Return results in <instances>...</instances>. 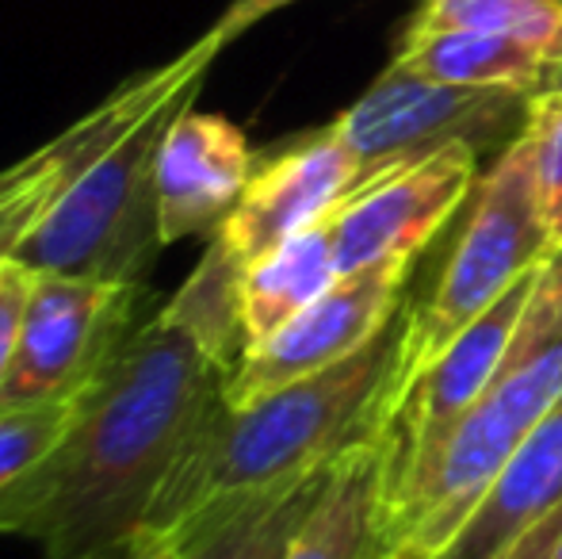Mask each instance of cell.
Listing matches in <instances>:
<instances>
[{
	"mask_svg": "<svg viewBox=\"0 0 562 559\" xmlns=\"http://www.w3.org/2000/svg\"><path fill=\"white\" fill-rule=\"evenodd\" d=\"M241 277L245 269L226 254V246L218 238H211L203 261L195 265V272L184 280V288L172 295V303L165 306L169 314H177L200 345L226 368L234 372L245 357V334H241Z\"/></svg>",
	"mask_w": 562,
	"mask_h": 559,
	"instance_id": "obj_19",
	"label": "cell"
},
{
	"mask_svg": "<svg viewBox=\"0 0 562 559\" xmlns=\"http://www.w3.org/2000/svg\"><path fill=\"white\" fill-rule=\"evenodd\" d=\"M27 295H31V269H23L20 261L0 257V391H4L8 372H12Z\"/></svg>",
	"mask_w": 562,
	"mask_h": 559,
	"instance_id": "obj_23",
	"label": "cell"
},
{
	"mask_svg": "<svg viewBox=\"0 0 562 559\" xmlns=\"http://www.w3.org/2000/svg\"><path fill=\"white\" fill-rule=\"evenodd\" d=\"M226 380L177 314H149L81 395L58 445L0 491V537L35 540L50 559H131Z\"/></svg>",
	"mask_w": 562,
	"mask_h": 559,
	"instance_id": "obj_1",
	"label": "cell"
},
{
	"mask_svg": "<svg viewBox=\"0 0 562 559\" xmlns=\"http://www.w3.org/2000/svg\"><path fill=\"white\" fill-rule=\"evenodd\" d=\"M146 288L61 272H31L12 372L0 406L66 403L100 380L126 337L142 326Z\"/></svg>",
	"mask_w": 562,
	"mask_h": 559,
	"instance_id": "obj_8",
	"label": "cell"
},
{
	"mask_svg": "<svg viewBox=\"0 0 562 559\" xmlns=\"http://www.w3.org/2000/svg\"><path fill=\"white\" fill-rule=\"evenodd\" d=\"M562 399V249L540 265L520 311L517 334L486 395L471 406L432 452V460L386 494V533L394 559H437L459 537L479 502Z\"/></svg>",
	"mask_w": 562,
	"mask_h": 559,
	"instance_id": "obj_3",
	"label": "cell"
},
{
	"mask_svg": "<svg viewBox=\"0 0 562 559\" xmlns=\"http://www.w3.org/2000/svg\"><path fill=\"white\" fill-rule=\"evenodd\" d=\"M409 261H386L337 277L306 311H299L280 334L249 349L226 380V403L245 406L295 380L356 357L398 318Z\"/></svg>",
	"mask_w": 562,
	"mask_h": 559,
	"instance_id": "obj_11",
	"label": "cell"
},
{
	"mask_svg": "<svg viewBox=\"0 0 562 559\" xmlns=\"http://www.w3.org/2000/svg\"><path fill=\"white\" fill-rule=\"evenodd\" d=\"M195 100H177L126 135L92 172H85L46 219L12 249L8 261L31 272H61L104 283H142L157 261V154L165 131Z\"/></svg>",
	"mask_w": 562,
	"mask_h": 559,
	"instance_id": "obj_5",
	"label": "cell"
},
{
	"mask_svg": "<svg viewBox=\"0 0 562 559\" xmlns=\"http://www.w3.org/2000/svg\"><path fill=\"white\" fill-rule=\"evenodd\" d=\"M562 537V399L532 425L437 559H551Z\"/></svg>",
	"mask_w": 562,
	"mask_h": 559,
	"instance_id": "obj_13",
	"label": "cell"
},
{
	"mask_svg": "<svg viewBox=\"0 0 562 559\" xmlns=\"http://www.w3.org/2000/svg\"><path fill=\"white\" fill-rule=\"evenodd\" d=\"M149 559H177V556H172V552H146Z\"/></svg>",
	"mask_w": 562,
	"mask_h": 559,
	"instance_id": "obj_26",
	"label": "cell"
},
{
	"mask_svg": "<svg viewBox=\"0 0 562 559\" xmlns=\"http://www.w3.org/2000/svg\"><path fill=\"white\" fill-rule=\"evenodd\" d=\"M391 66L417 77H429V81L440 85L509 89V92L536 97V92L548 89L555 62L540 46L525 43V38L497 35V31H474V27H440V31H402Z\"/></svg>",
	"mask_w": 562,
	"mask_h": 559,
	"instance_id": "obj_16",
	"label": "cell"
},
{
	"mask_svg": "<svg viewBox=\"0 0 562 559\" xmlns=\"http://www.w3.org/2000/svg\"><path fill=\"white\" fill-rule=\"evenodd\" d=\"M474 27L525 38L551 62L562 58V0H422L406 31Z\"/></svg>",
	"mask_w": 562,
	"mask_h": 559,
	"instance_id": "obj_20",
	"label": "cell"
},
{
	"mask_svg": "<svg viewBox=\"0 0 562 559\" xmlns=\"http://www.w3.org/2000/svg\"><path fill=\"white\" fill-rule=\"evenodd\" d=\"M402 314L356 357L280 391L229 406L226 395L180 452L138 552H165L237 506L340 460L383 433L398 372Z\"/></svg>",
	"mask_w": 562,
	"mask_h": 559,
	"instance_id": "obj_2",
	"label": "cell"
},
{
	"mask_svg": "<svg viewBox=\"0 0 562 559\" xmlns=\"http://www.w3.org/2000/svg\"><path fill=\"white\" fill-rule=\"evenodd\" d=\"M340 277L334 257L329 219L314 223L311 231L295 234L283 246L268 249L265 257L245 269L241 277V334L245 353L280 334L299 311L314 303Z\"/></svg>",
	"mask_w": 562,
	"mask_h": 559,
	"instance_id": "obj_17",
	"label": "cell"
},
{
	"mask_svg": "<svg viewBox=\"0 0 562 559\" xmlns=\"http://www.w3.org/2000/svg\"><path fill=\"white\" fill-rule=\"evenodd\" d=\"M551 559H562V537H559V545H555V552H551Z\"/></svg>",
	"mask_w": 562,
	"mask_h": 559,
	"instance_id": "obj_27",
	"label": "cell"
},
{
	"mask_svg": "<svg viewBox=\"0 0 562 559\" xmlns=\"http://www.w3.org/2000/svg\"><path fill=\"white\" fill-rule=\"evenodd\" d=\"M295 4V0H229V8L223 15H218V23L211 27V35L218 38V43H234L237 35H245L249 27H257L265 15L280 12V8Z\"/></svg>",
	"mask_w": 562,
	"mask_h": 559,
	"instance_id": "obj_24",
	"label": "cell"
},
{
	"mask_svg": "<svg viewBox=\"0 0 562 559\" xmlns=\"http://www.w3.org/2000/svg\"><path fill=\"white\" fill-rule=\"evenodd\" d=\"M252 169L257 157L241 127L195 108L180 112L165 131L157 154V208L165 246L207 231L215 234L237 208Z\"/></svg>",
	"mask_w": 562,
	"mask_h": 559,
	"instance_id": "obj_14",
	"label": "cell"
},
{
	"mask_svg": "<svg viewBox=\"0 0 562 559\" xmlns=\"http://www.w3.org/2000/svg\"><path fill=\"white\" fill-rule=\"evenodd\" d=\"M218 54H223V43L207 31L184 54L123 81L112 97L100 100L74 127H66L58 138H50L35 154L0 172V257H12V249L43 223L46 211L85 172L97 169L126 135H134L142 123L154 120L177 100L200 97Z\"/></svg>",
	"mask_w": 562,
	"mask_h": 559,
	"instance_id": "obj_7",
	"label": "cell"
},
{
	"mask_svg": "<svg viewBox=\"0 0 562 559\" xmlns=\"http://www.w3.org/2000/svg\"><path fill=\"white\" fill-rule=\"evenodd\" d=\"M334 468L337 460L280 487V491L260 494V499L237 506L234 514L218 517L207 529L177 540L165 552H172L177 559H288L299 529L326 494Z\"/></svg>",
	"mask_w": 562,
	"mask_h": 559,
	"instance_id": "obj_18",
	"label": "cell"
},
{
	"mask_svg": "<svg viewBox=\"0 0 562 559\" xmlns=\"http://www.w3.org/2000/svg\"><path fill=\"white\" fill-rule=\"evenodd\" d=\"M288 559H394L386 533V440L383 433L348 448Z\"/></svg>",
	"mask_w": 562,
	"mask_h": 559,
	"instance_id": "obj_15",
	"label": "cell"
},
{
	"mask_svg": "<svg viewBox=\"0 0 562 559\" xmlns=\"http://www.w3.org/2000/svg\"><path fill=\"white\" fill-rule=\"evenodd\" d=\"M356 188H360V165L329 123L257 161L241 200L215 231V238L241 269H249L268 249L329 219V211Z\"/></svg>",
	"mask_w": 562,
	"mask_h": 559,
	"instance_id": "obj_12",
	"label": "cell"
},
{
	"mask_svg": "<svg viewBox=\"0 0 562 559\" xmlns=\"http://www.w3.org/2000/svg\"><path fill=\"white\" fill-rule=\"evenodd\" d=\"M81 399L66 403H31V406H0V491L27 476L46 452L69 429Z\"/></svg>",
	"mask_w": 562,
	"mask_h": 559,
	"instance_id": "obj_22",
	"label": "cell"
},
{
	"mask_svg": "<svg viewBox=\"0 0 562 559\" xmlns=\"http://www.w3.org/2000/svg\"><path fill=\"white\" fill-rule=\"evenodd\" d=\"M532 97L509 89H463L386 66L383 77L334 120V131L360 165V185L422 161L445 146L502 154L525 135Z\"/></svg>",
	"mask_w": 562,
	"mask_h": 559,
	"instance_id": "obj_6",
	"label": "cell"
},
{
	"mask_svg": "<svg viewBox=\"0 0 562 559\" xmlns=\"http://www.w3.org/2000/svg\"><path fill=\"white\" fill-rule=\"evenodd\" d=\"M548 257L551 242L536 208L528 142L520 135L494 157V165L474 185L467 223L432 295L402 314L394 388L432 365L486 306H494L528 269L543 265Z\"/></svg>",
	"mask_w": 562,
	"mask_h": 559,
	"instance_id": "obj_4",
	"label": "cell"
},
{
	"mask_svg": "<svg viewBox=\"0 0 562 559\" xmlns=\"http://www.w3.org/2000/svg\"><path fill=\"white\" fill-rule=\"evenodd\" d=\"M525 142L532 161L536 208L555 254L562 249V92H536L528 104Z\"/></svg>",
	"mask_w": 562,
	"mask_h": 559,
	"instance_id": "obj_21",
	"label": "cell"
},
{
	"mask_svg": "<svg viewBox=\"0 0 562 559\" xmlns=\"http://www.w3.org/2000/svg\"><path fill=\"white\" fill-rule=\"evenodd\" d=\"M131 559H149V556H146V552H134Z\"/></svg>",
	"mask_w": 562,
	"mask_h": 559,
	"instance_id": "obj_28",
	"label": "cell"
},
{
	"mask_svg": "<svg viewBox=\"0 0 562 559\" xmlns=\"http://www.w3.org/2000/svg\"><path fill=\"white\" fill-rule=\"evenodd\" d=\"M536 277H540V265L528 269L494 306H486L432 365H425L414 380L391 391L383 406L386 494L414 479L432 460L451 425L486 395L490 380L509 353Z\"/></svg>",
	"mask_w": 562,
	"mask_h": 559,
	"instance_id": "obj_9",
	"label": "cell"
},
{
	"mask_svg": "<svg viewBox=\"0 0 562 559\" xmlns=\"http://www.w3.org/2000/svg\"><path fill=\"white\" fill-rule=\"evenodd\" d=\"M479 157V149L456 142L348 192L329 211L340 277L386 261L414 265L432 234L471 200Z\"/></svg>",
	"mask_w": 562,
	"mask_h": 559,
	"instance_id": "obj_10",
	"label": "cell"
},
{
	"mask_svg": "<svg viewBox=\"0 0 562 559\" xmlns=\"http://www.w3.org/2000/svg\"><path fill=\"white\" fill-rule=\"evenodd\" d=\"M543 92H562V58L555 62V69H551V81H548V89Z\"/></svg>",
	"mask_w": 562,
	"mask_h": 559,
	"instance_id": "obj_25",
	"label": "cell"
}]
</instances>
